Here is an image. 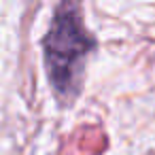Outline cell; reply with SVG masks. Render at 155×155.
<instances>
[{
    "label": "cell",
    "instance_id": "1",
    "mask_svg": "<svg viewBox=\"0 0 155 155\" xmlns=\"http://www.w3.org/2000/svg\"><path fill=\"white\" fill-rule=\"evenodd\" d=\"M43 47L47 72L55 94L66 102L72 100L81 87L85 60L94 49V38L83 26L79 5L64 2L55 9Z\"/></svg>",
    "mask_w": 155,
    "mask_h": 155
}]
</instances>
